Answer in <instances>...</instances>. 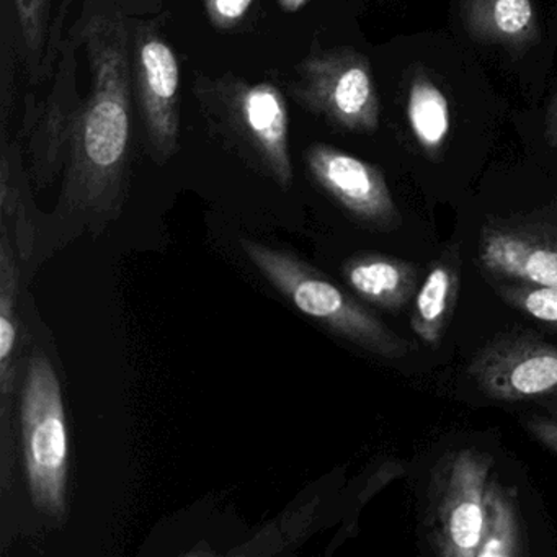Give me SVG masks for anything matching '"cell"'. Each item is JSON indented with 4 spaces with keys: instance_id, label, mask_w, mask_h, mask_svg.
<instances>
[{
    "instance_id": "obj_1",
    "label": "cell",
    "mask_w": 557,
    "mask_h": 557,
    "mask_svg": "<svg viewBox=\"0 0 557 557\" xmlns=\"http://www.w3.org/2000/svg\"><path fill=\"white\" fill-rule=\"evenodd\" d=\"M94 89L71 146L67 198L109 211L119 205L132 136L128 32L122 15L90 17L84 28Z\"/></svg>"
},
{
    "instance_id": "obj_2",
    "label": "cell",
    "mask_w": 557,
    "mask_h": 557,
    "mask_svg": "<svg viewBox=\"0 0 557 557\" xmlns=\"http://www.w3.org/2000/svg\"><path fill=\"white\" fill-rule=\"evenodd\" d=\"M240 247L276 292L332 334L384 360H400L412 354L413 345L407 338L387 327L358 296L345 292L301 257L256 240H243Z\"/></svg>"
},
{
    "instance_id": "obj_3",
    "label": "cell",
    "mask_w": 557,
    "mask_h": 557,
    "mask_svg": "<svg viewBox=\"0 0 557 557\" xmlns=\"http://www.w3.org/2000/svg\"><path fill=\"white\" fill-rule=\"evenodd\" d=\"M21 426L32 500L48 517L63 520L70 478L66 407L57 370L40 351L30 358L25 373Z\"/></svg>"
},
{
    "instance_id": "obj_4",
    "label": "cell",
    "mask_w": 557,
    "mask_h": 557,
    "mask_svg": "<svg viewBox=\"0 0 557 557\" xmlns=\"http://www.w3.org/2000/svg\"><path fill=\"white\" fill-rule=\"evenodd\" d=\"M494 458L466 446L446 453L430 474L423 533L438 557H478Z\"/></svg>"
},
{
    "instance_id": "obj_5",
    "label": "cell",
    "mask_w": 557,
    "mask_h": 557,
    "mask_svg": "<svg viewBox=\"0 0 557 557\" xmlns=\"http://www.w3.org/2000/svg\"><path fill=\"white\" fill-rule=\"evenodd\" d=\"M293 97L338 128L371 135L380 125V99L373 71L350 48L314 53L298 67Z\"/></svg>"
},
{
    "instance_id": "obj_6",
    "label": "cell",
    "mask_w": 557,
    "mask_h": 557,
    "mask_svg": "<svg viewBox=\"0 0 557 557\" xmlns=\"http://www.w3.org/2000/svg\"><path fill=\"white\" fill-rule=\"evenodd\" d=\"M475 263L488 282L557 289V203L482 224Z\"/></svg>"
},
{
    "instance_id": "obj_7",
    "label": "cell",
    "mask_w": 557,
    "mask_h": 557,
    "mask_svg": "<svg viewBox=\"0 0 557 557\" xmlns=\"http://www.w3.org/2000/svg\"><path fill=\"white\" fill-rule=\"evenodd\" d=\"M468 374L491 399L541 403L557 397V345L524 329L500 332L475 351Z\"/></svg>"
},
{
    "instance_id": "obj_8",
    "label": "cell",
    "mask_w": 557,
    "mask_h": 557,
    "mask_svg": "<svg viewBox=\"0 0 557 557\" xmlns=\"http://www.w3.org/2000/svg\"><path fill=\"white\" fill-rule=\"evenodd\" d=\"M306 164L315 184L351 218L374 231H396L403 224L383 172L327 145H311Z\"/></svg>"
},
{
    "instance_id": "obj_9",
    "label": "cell",
    "mask_w": 557,
    "mask_h": 557,
    "mask_svg": "<svg viewBox=\"0 0 557 557\" xmlns=\"http://www.w3.org/2000/svg\"><path fill=\"white\" fill-rule=\"evenodd\" d=\"M178 84L181 67L174 50L162 38L141 34L136 53V86L156 161L172 158L177 149Z\"/></svg>"
},
{
    "instance_id": "obj_10",
    "label": "cell",
    "mask_w": 557,
    "mask_h": 557,
    "mask_svg": "<svg viewBox=\"0 0 557 557\" xmlns=\"http://www.w3.org/2000/svg\"><path fill=\"white\" fill-rule=\"evenodd\" d=\"M234 113L267 171L283 188L292 187L289 116L283 94L270 84L240 86L234 97Z\"/></svg>"
},
{
    "instance_id": "obj_11",
    "label": "cell",
    "mask_w": 557,
    "mask_h": 557,
    "mask_svg": "<svg viewBox=\"0 0 557 557\" xmlns=\"http://www.w3.org/2000/svg\"><path fill=\"white\" fill-rule=\"evenodd\" d=\"M345 285L374 308L400 312L419 292V267L386 253L361 252L342 265Z\"/></svg>"
},
{
    "instance_id": "obj_12",
    "label": "cell",
    "mask_w": 557,
    "mask_h": 557,
    "mask_svg": "<svg viewBox=\"0 0 557 557\" xmlns=\"http://www.w3.org/2000/svg\"><path fill=\"white\" fill-rule=\"evenodd\" d=\"M461 21L479 44L518 51L540 40L533 0H461Z\"/></svg>"
},
{
    "instance_id": "obj_13",
    "label": "cell",
    "mask_w": 557,
    "mask_h": 557,
    "mask_svg": "<svg viewBox=\"0 0 557 557\" xmlns=\"http://www.w3.org/2000/svg\"><path fill=\"white\" fill-rule=\"evenodd\" d=\"M83 106L74 90L73 51L70 50L61 64L57 89L48 100L47 110L38 122V129L32 143L38 181L51 171H57L61 156L66 151L71 152Z\"/></svg>"
},
{
    "instance_id": "obj_14",
    "label": "cell",
    "mask_w": 557,
    "mask_h": 557,
    "mask_svg": "<svg viewBox=\"0 0 557 557\" xmlns=\"http://www.w3.org/2000/svg\"><path fill=\"white\" fill-rule=\"evenodd\" d=\"M458 289V252L449 250L430 265L412 301L410 329L429 347H438L442 342L455 312Z\"/></svg>"
},
{
    "instance_id": "obj_15",
    "label": "cell",
    "mask_w": 557,
    "mask_h": 557,
    "mask_svg": "<svg viewBox=\"0 0 557 557\" xmlns=\"http://www.w3.org/2000/svg\"><path fill=\"white\" fill-rule=\"evenodd\" d=\"M523 554V531L517 492L492 474L485 500V527L478 557H517Z\"/></svg>"
},
{
    "instance_id": "obj_16",
    "label": "cell",
    "mask_w": 557,
    "mask_h": 557,
    "mask_svg": "<svg viewBox=\"0 0 557 557\" xmlns=\"http://www.w3.org/2000/svg\"><path fill=\"white\" fill-rule=\"evenodd\" d=\"M407 116L420 148L436 158L448 139L451 113L445 94L426 74H417L410 84Z\"/></svg>"
},
{
    "instance_id": "obj_17",
    "label": "cell",
    "mask_w": 557,
    "mask_h": 557,
    "mask_svg": "<svg viewBox=\"0 0 557 557\" xmlns=\"http://www.w3.org/2000/svg\"><path fill=\"white\" fill-rule=\"evenodd\" d=\"M18 267L8 226L2 224L0 239V389L8 396L14 384L12 357L18 335Z\"/></svg>"
},
{
    "instance_id": "obj_18",
    "label": "cell",
    "mask_w": 557,
    "mask_h": 557,
    "mask_svg": "<svg viewBox=\"0 0 557 557\" xmlns=\"http://www.w3.org/2000/svg\"><path fill=\"white\" fill-rule=\"evenodd\" d=\"M18 32L24 45L25 58L30 64L35 77H44L50 70V57H53V0H14Z\"/></svg>"
},
{
    "instance_id": "obj_19",
    "label": "cell",
    "mask_w": 557,
    "mask_h": 557,
    "mask_svg": "<svg viewBox=\"0 0 557 557\" xmlns=\"http://www.w3.org/2000/svg\"><path fill=\"white\" fill-rule=\"evenodd\" d=\"M495 293L518 312L557 327V289L530 283L491 282Z\"/></svg>"
},
{
    "instance_id": "obj_20",
    "label": "cell",
    "mask_w": 557,
    "mask_h": 557,
    "mask_svg": "<svg viewBox=\"0 0 557 557\" xmlns=\"http://www.w3.org/2000/svg\"><path fill=\"white\" fill-rule=\"evenodd\" d=\"M523 429L544 448L557 455V397L541 400V407L528 413Z\"/></svg>"
},
{
    "instance_id": "obj_21",
    "label": "cell",
    "mask_w": 557,
    "mask_h": 557,
    "mask_svg": "<svg viewBox=\"0 0 557 557\" xmlns=\"http://www.w3.org/2000/svg\"><path fill=\"white\" fill-rule=\"evenodd\" d=\"M253 0H205L208 18L216 30H233L246 18Z\"/></svg>"
},
{
    "instance_id": "obj_22",
    "label": "cell",
    "mask_w": 557,
    "mask_h": 557,
    "mask_svg": "<svg viewBox=\"0 0 557 557\" xmlns=\"http://www.w3.org/2000/svg\"><path fill=\"white\" fill-rule=\"evenodd\" d=\"M544 120H546V122H544V133H546L547 143H549L553 148H557V90L553 99H550Z\"/></svg>"
},
{
    "instance_id": "obj_23",
    "label": "cell",
    "mask_w": 557,
    "mask_h": 557,
    "mask_svg": "<svg viewBox=\"0 0 557 557\" xmlns=\"http://www.w3.org/2000/svg\"><path fill=\"white\" fill-rule=\"evenodd\" d=\"M309 0H278L280 8L285 12H298L305 8Z\"/></svg>"
}]
</instances>
